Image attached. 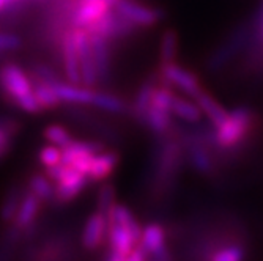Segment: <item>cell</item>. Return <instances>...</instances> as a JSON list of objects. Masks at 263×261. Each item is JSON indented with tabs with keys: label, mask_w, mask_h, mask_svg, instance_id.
<instances>
[{
	"label": "cell",
	"mask_w": 263,
	"mask_h": 261,
	"mask_svg": "<svg viewBox=\"0 0 263 261\" xmlns=\"http://www.w3.org/2000/svg\"><path fill=\"white\" fill-rule=\"evenodd\" d=\"M252 125V110L246 106L236 107L229 112L224 123H221L214 132V142L221 148H233L246 137Z\"/></svg>",
	"instance_id": "cell-1"
},
{
	"label": "cell",
	"mask_w": 263,
	"mask_h": 261,
	"mask_svg": "<svg viewBox=\"0 0 263 261\" xmlns=\"http://www.w3.org/2000/svg\"><path fill=\"white\" fill-rule=\"evenodd\" d=\"M156 81H158V85L178 88L180 91H183L186 94V96L193 98V99L203 90L199 77L193 73V71L183 68L181 65H178L175 62L161 65L159 79H156Z\"/></svg>",
	"instance_id": "cell-2"
},
{
	"label": "cell",
	"mask_w": 263,
	"mask_h": 261,
	"mask_svg": "<svg viewBox=\"0 0 263 261\" xmlns=\"http://www.w3.org/2000/svg\"><path fill=\"white\" fill-rule=\"evenodd\" d=\"M0 85L14 104L19 98L33 91V82L29 74L14 63H5L0 68Z\"/></svg>",
	"instance_id": "cell-3"
},
{
	"label": "cell",
	"mask_w": 263,
	"mask_h": 261,
	"mask_svg": "<svg viewBox=\"0 0 263 261\" xmlns=\"http://www.w3.org/2000/svg\"><path fill=\"white\" fill-rule=\"evenodd\" d=\"M73 36L74 44L79 55V66H81V85L93 88L98 81L97 66H95L93 54H91V46H90V36L85 29L73 27Z\"/></svg>",
	"instance_id": "cell-4"
},
{
	"label": "cell",
	"mask_w": 263,
	"mask_h": 261,
	"mask_svg": "<svg viewBox=\"0 0 263 261\" xmlns=\"http://www.w3.org/2000/svg\"><path fill=\"white\" fill-rule=\"evenodd\" d=\"M114 10L128 19L134 27H153L162 17L159 10L142 5L136 0H117Z\"/></svg>",
	"instance_id": "cell-5"
},
{
	"label": "cell",
	"mask_w": 263,
	"mask_h": 261,
	"mask_svg": "<svg viewBox=\"0 0 263 261\" xmlns=\"http://www.w3.org/2000/svg\"><path fill=\"white\" fill-rule=\"evenodd\" d=\"M106 239L109 244V253L106 255V258L109 261H126L128 253L133 250L134 246H137L131 233L115 220H107Z\"/></svg>",
	"instance_id": "cell-6"
},
{
	"label": "cell",
	"mask_w": 263,
	"mask_h": 261,
	"mask_svg": "<svg viewBox=\"0 0 263 261\" xmlns=\"http://www.w3.org/2000/svg\"><path fill=\"white\" fill-rule=\"evenodd\" d=\"M88 184V176L73 167L66 165V170L54 186V200L59 203H68L74 200Z\"/></svg>",
	"instance_id": "cell-7"
},
{
	"label": "cell",
	"mask_w": 263,
	"mask_h": 261,
	"mask_svg": "<svg viewBox=\"0 0 263 261\" xmlns=\"http://www.w3.org/2000/svg\"><path fill=\"white\" fill-rule=\"evenodd\" d=\"M114 7L106 0H78L71 11V24L73 27L85 29L88 24L100 19Z\"/></svg>",
	"instance_id": "cell-8"
},
{
	"label": "cell",
	"mask_w": 263,
	"mask_h": 261,
	"mask_svg": "<svg viewBox=\"0 0 263 261\" xmlns=\"http://www.w3.org/2000/svg\"><path fill=\"white\" fill-rule=\"evenodd\" d=\"M248 29H240L236 33H233L229 39H226V43L219 47L218 51H214L213 55L208 58V68L213 71H218L221 68H224L232 57H235L238 52L243 49V46L248 39Z\"/></svg>",
	"instance_id": "cell-9"
},
{
	"label": "cell",
	"mask_w": 263,
	"mask_h": 261,
	"mask_svg": "<svg viewBox=\"0 0 263 261\" xmlns=\"http://www.w3.org/2000/svg\"><path fill=\"white\" fill-rule=\"evenodd\" d=\"M106 231H107V219L101 212H93V214L87 219L82 236H81V243L82 247L87 250H97L103 246L106 239Z\"/></svg>",
	"instance_id": "cell-10"
},
{
	"label": "cell",
	"mask_w": 263,
	"mask_h": 261,
	"mask_svg": "<svg viewBox=\"0 0 263 261\" xmlns=\"http://www.w3.org/2000/svg\"><path fill=\"white\" fill-rule=\"evenodd\" d=\"M62 55H63V68L65 76L69 84L81 85V66H79V55L74 44L73 27L68 29L62 35Z\"/></svg>",
	"instance_id": "cell-11"
},
{
	"label": "cell",
	"mask_w": 263,
	"mask_h": 261,
	"mask_svg": "<svg viewBox=\"0 0 263 261\" xmlns=\"http://www.w3.org/2000/svg\"><path fill=\"white\" fill-rule=\"evenodd\" d=\"M120 156L115 151H100L91 157L90 170H88V179L95 183L106 181L117 169Z\"/></svg>",
	"instance_id": "cell-12"
},
{
	"label": "cell",
	"mask_w": 263,
	"mask_h": 261,
	"mask_svg": "<svg viewBox=\"0 0 263 261\" xmlns=\"http://www.w3.org/2000/svg\"><path fill=\"white\" fill-rule=\"evenodd\" d=\"M40 209H41V200L36 195H33L30 191L26 192L21 198L16 216L11 224L24 231L26 228H29L35 224V219L40 214Z\"/></svg>",
	"instance_id": "cell-13"
},
{
	"label": "cell",
	"mask_w": 263,
	"mask_h": 261,
	"mask_svg": "<svg viewBox=\"0 0 263 261\" xmlns=\"http://www.w3.org/2000/svg\"><path fill=\"white\" fill-rule=\"evenodd\" d=\"M90 46H91V54L95 60V66H97L98 81H106L110 74V47L109 39L101 35H90Z\"/></svg>",
	"instance_id": "cell-14"
},
{
	"label": "cell",
	"mask_w": 263,
	"mask_h": 261,
	"mask_svg": "<svg viewBox=\"0 0 263 261\" xmlns=\"http://www.w3.org/2000/svg\"><path fill=\"white\" fill-rule=\"evenodd\" d=\"M100 151H103V145L98 142H82L73 138L62 148V162L66 165H74L76 162L88 159Z\"/></svg>",
	"instance_id": "cell-15"
},
{
	"label": "cell",
	"mask_w": 263,
	"mask_h": 261,
	"mask_svg": "<svg viewBox=\"0 0 263 261\" xmlns=\"http://www.w3.org/2000/svg\"><path fill=\"white\" fill-rule=\"evenodd\" d=\"M57 96L60 98L62 103H68V104H91L93 99V93L95 90L90 87H84V85H76V84H65V82H59L54 85Z\"/></svg>",
	"instance_id": "cell-16"
},
{
	"label": "cell",
	"mask_w": 263,
	"mask_h": 261,
	"mask_svg": "<svg viewBox=\"0 0 263 261\" xmlns=\"http://www.w3.org/2000/svg\"><path fill=\"white\" fill-rule=\"evenodd\" d=\"M196 104L199 106V109L202 110V115L208 118V122L214 126L218 128L221 123H224V120L229 115V110L221 106L216 99H214L210 93H206L205 90H202L197 96L194 98Z\"/></svg>",
	"instance_id": "cell-17"
},
{
	"label": "cell",
	"mask_w": 263,
	"mask_h": 261,
	"mask_svg": "<svg viewBox=\"0 0 263 261\" xmlns=\"http://www.w3.org/2000/svg\"><path fill=\"white\" fill-rule=\"evenodd\" d=\"M139 246L147 252L148 258L165 247V231L159 224H148L142 228Z\"/></svg>",
	"instance_id": "cell-18"
},
{
	"label": "cell",
	"mask_w": 263,
	"mask_h": 261,
	"mask_svg": "<svg viewBox=\"0 0 263 261\" xmlns=\"http://www.w3.org/2000/svg\"><path fill=\"white\" fill-rule=\"evenodd\" d=\"M171 113L186 123H199L202 120V110L196 104V101H187L175 96L171 106Z\"/></svg>",
	"instance_id": "cell-19"
},
{
	"label": "cell",
	"mask_w": 263,
	"mask_h": 261,
	"mask_svg": "<svg viewBox=\"0 0 263 261\" xmlns=\"http://www.w3.org/2000/svg\"><path fill=\"white\" fill-rule=\"evenodd\" d=\"M156 85H158V81L155 77H150L148 81H145L140 85V88L136 94V99L133 104V113L142 122L152 104V96H153V91H155Z\"/></svg>",
	"instance_id": "cell-20"
},
{
	"label": "cell",
	"mask_w": 263,
	"mask_h": 261,
	"mask_svg": "<svg viewBox=\"0 0 263 261\" xmlns=\"http://www.w3.org/2000/svg\"><path fill=\"white\" fill-rule=\"evenodd\" d=\"M91 104L104 112H109V113H123L128 109L126 103L120 96L107 93V91H97V90L93 93Z\"/></svg>",
	"instance_id": "cell-21"
},
{
	"label": "cell",
	"mask_w": 263,
	"mask_h": 261,
	"mask_svg": "<svg viewBox=\"0 0 263 261\" xmlns=\"http://www.w3.org/2000/svg\"><path fill=\"white\" fill-rule=\"evenodd\" d=\"M178 52V33L174 29L164 30L159 43V63H172L177 58Z\"/></svg>",
	"instance_id": "cell-22"
},
{
	"label": "cell",
	"mask_w": 263,
	"mask_h": 261,
	"mask_svg": "<svg viewBox=\"0 0 263 261\" xmlns=\"http://www.w3.org/2000/svg\"><path fill=\"white\" fill-rule=\"evenodd\" d=\"M171 122H172L171 112H164L152 106L148 107L145 116H143V123H145L155 134H164L171 128Z\"/></svg>",
	"instance_id": "cell-23"
},
{
	"label": "cell",
	"mask_w": 263,
	"mask_h": 261,
	"mask_svg": "<svg viewBox=\"0 0 263 261\" xmlns=\"http://www.w3.org/2000/svg\"><path fill=\"white\" fill-rule=\"evenodd\" d=\"M29 191L36 195L41 203L54 200V186L46 175L35 173L29 178Z\"/></svg>",
	"instance_id": "cell-24"
},
{
	"label": "cell",
	"mask_w": 263,
	"mask_h": 261,
	"mask_svg": "<svg viewBox=\"0 0 263 261\" xmlns=\"http://www.w3.org/2000/svg\"><path fill=\"white\" fill-rule=\"evenodd\" d=\"M33 94L41 107V110H51L62 104L60 98L57 96L54 85L49 84H36L33 87Z\"/></svg>",
	"instance_id": "cell-25"
},
{
	"label": "cell",
	"mask_w": 263,
	"mask_h": 261,
	"mask_svg": "<svg viewBox=\"0 0 263 261\" xmlns=\"http://www.w3.org/2000/svg\"><path fill=\"white\" fill-rule=\"evenodd\" d=\"M22 195H24V192L21 191L19 187H13L11 191L7 194L2 206H0V220H2L4 224H11L13 222Z\"/></svg>",
	"instance_id": "cell-26"
},
{
	"label": "cell",
	"mask_w": 263,
	"mask_h": 261,
	"mask_svg": "<svg viewBox=\"0 0 263 261\" xmlns=\"http://www.w3.org/2000/svg\"><path fill=\"white\" fill-rule=\"evenodd\" d=\"M189 159H191V164H193V167L202 173V175H210L213 173L214 170V165H213V160L210 157V154L200 148V147H193L189 151Z\"/></svg>",
	"instance_id": "cell-27"
},
{
	"label": "cell",
	"mask_w": 263,
	"mask_h": 261,
	"mask_svg": "<svg viewBox=\"0 0 263 261\" xmlns=\"http://www.w3.org/2000/svg\"><path fill=\"white\" fill-rule=\"evenodd\" d=\"M44 138L49 142V144H52L59 148H63L73 140V135L69 134L68 129H65L60 125H49L44 129Z\"/></svg>",
	"instance_id": "cell-28"
},
{
	"label": "cell",
	"mask_w": 263,
	"mask_h": 261,
	"mask_svg": "<svg viewBox=\"0 0 263 261\" xmlns=\"http://www.w3.org/2000/svg\"><path fill=\"white\" fill-rule=\"evenodd\" d=\"M175 98V94L172 91L171 87H164V85H156L155 91H153V96H152V107H156L159 110L164 112H171V106L172 101Z\"/></svg>",
	"instance_id": "cell-29"
},
{
	"label": "cell",
	"mask_w": 263,
	"mask_h": 261,
	"mask_svg": "<svg viewBox=\"0 0 263 261\" xmlns=\"http://www.w3.org/2000/svg\"><path fill=\"white\" fill-rule=\"evenodd\" d=\"M114 205H115V186L112 183H103L98 191L97 211L106 216Z\"/></svg>",
	"instance_id": "cell-30"
},
{
	"label": "cell",
	"mask_w": 263,
	"mask_h": 261,
	"mask_svg": "<svg viewBox=\"0 0 263 261\" xmlns=\"http://www.w3.org/2000/svg\"><path fill=\"white\" fill-rule=\"evenodd\" d=\"M246 256V250L241 246H229L211 255L213 261H240Z\"/></svg>",
	"instance_id": "cell-31"
},
{
	"label": "cell",
	"mask_w": 263,
	"mask_h": 261,
	"mask_svg": "<svg viewBox=\"0 0 263 261\" xmlns=\"http://www.w3.org/2000/svg\"><path fill=\"white\" fill-rule=\"evenodd\" d=\"M32 74L36 81V84H49V85H55L60 82L59 76L54 73V69L49 68L47 65H35L33 66V71H32Z\"/></svg>",
	"instance_id": "cell-32"
},
{
	"label": "cell",
	"mask_w": 263,
	"mask_h": 261,
	"mask_svg": "<svg viewBox=\"0 0 263 261\" xmlns=\"http://www.w3.org/2000/svg\"><path fill=\"white\" fill-rule=\"evenodd\" d=\"M38 159L41 162V165L46 169V167H51V165H55L59 162H62V148L49 144L41 148L40 154H38Z\"/></svg>",
	"instance_id": "cell-33"
},
{
	"label": "cell",
	"mask_w": 263,
	"mask_h": 261,
	"mask_svg": "<svg viewBox=\"0 0 263 261\" xmlns=\"http://www.w3.org/2000/svg\"><path fill=\"white\" fill-rule=\"evenodd\" d=\"M16 106H17L21 110L27 112V113H40V112H41V107H40V104H38V101H36V98H35L33 91H32V93H27L26 96L19 98V99L16 101Z\"/></svg>",
	"instance_id": "cell-34"
},
{
	"label": "cell",
	"mask_w": 263,
	"mask_h": 261,
	"mask_svg": "<svg viewBox=\"0 0 263 261\" xmlns=\"http://www.w3.org/2000/svg\"><path fill=\"white\" fill-rule=\"evenodd\" d=\"M22 44V39L13 33H0V52L16 51Z\"/></svg>",
	"instance_id": "cell-35"
},
{
	"label": "cell",
	"mask_w": 263,
	"mask_h": 261,
	"mask_svg": "<svg viewBox=\"0 0 263 261\" xmlns=\"http://www.w3.org/2000/svg\"><path fill=\"white\" fill-rule=\"evenodd\" d=\"M147 258H148L147 252L143 250V249L137 244V246H134V247H133V250L128 253L126 261H145Z\"/></svg>",
	"instance_id": "cell-36"
},
{
	"label": "cell",
	"mask_w": 263,
	"mask_h": 261,
	"mask_svg": "<svg viewBox=\"0 0 263 261\" xmlns=\"http://www.w3.org/2000/svg\"><path fill=\"white\" fill-rule=\"evenodd\" d=\"M10 145H11V137L0 128V157L10 150Z\"/></svg>",
	"instance_id": "cell-37"
},
{
	"label": "cell",
	"mask_w": 263,
	"mask_h": 261,
	"mask_svg": "<svg viewBox=\"0 0 263 261\" xmlns=\"http://www.w3.org/2000/svg\"><path fill=\"white\" fill-rule=\"evenodd\" d=\"M260 36H261V39H263V19H261V22H260Z\"/></svg>",
	"instance_id": "cell-38"
},
{
	"label": "cell",
	"mask_w": 263,
	"mask_h": 261,
	"mask_svg": "<svg viewBox=\"0 0 263 261\" xmlns=\"http://www.w3.org/2000/svg\"><path fill=\"white\" fill-rule=\"evenodd\" d=\"M5 0H0V10H4V7H5Z\"/></svg>",
	"instance_id": "cell-39"
},
{
	"label": "cell",
	"mask_w": 263,
	"mask_h": 261,
	"mask_svg": "<svg viewBox=\"0 0 263 261\" xmlns=\"http://www.w3.org/2000/svg\"><path fill=\"white\" fill-rule=\"evenodd\" d=\"M5 2H7V4H8V2H13V0H5Z\"/></svg>",
	"instance_id": "cell-40"
}]
</instances>
